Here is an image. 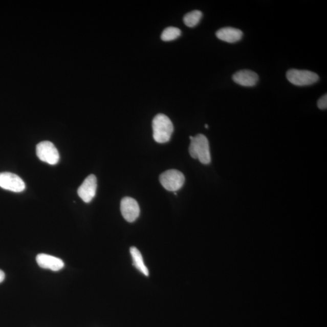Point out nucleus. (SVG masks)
Returning <instances> with one entry per match:
<instances>
[{
  "label": "nucleus",
  "mask_w": 327,
  "mask_h": 327,
  "mask_svg": "<svg viewBox=\"0 0 327 327\" xmlns=\"http://www.w3.org/2000/svg\"><path fill=\"white\" fill-rule=\"evenodd\" d=\"M205 127H206V128H209V125H208L207 124L205 125Z\"/></svg>",
  "instance_id": "f3484780"
},
{
  "label": "nucleus",
  "mask_w": 327,
  "mask_h": 327,
  "mask_svg": "<svg viewBox=\"0 0 327 327\" xmlns=\"http://www.w3.org/2000/svg\"><path fill=\"white\" fill-rule=\"evenodd\" d=\"M36 152L39 160L49 164H57L59 160L57 148L50 141H42L38 144Z\"/></svg>",
  "instance_id": "39448f33"
},
{
  "label": "nucleus",
  "mask_w": 327,
  "mask_h": 327,
  "mask_svg": "<svg viewBox=\"0 0 327 327\" xmlns=\"http://www.w3.org/2000/svg\"><path fill=\"white\" fill-rule=\"evenodd\" d=\"M153 137L158 143L169 141L173 132V125L170 118L164 114H158L152 121Z\"/></svg>",
  "instance_id": "f257e3e1"
},
{
  "label": "nucleus",
  "mask_w": 327,
  "mask_h": 327,
  "mask_svg": "<svg viewBox=\"0 0 327 327\" xmlns=\"http://www.w3.org/2000/svg\"><path fill=\"white\" fill-rule=\"evenodd\" d=\"M318 107L322 110H325L327 108V95H324L319 99L318 101Z\"/></svg>",
  "instance_id": "2eb2a0df"
},
{
  "label": "nucleus",
  "mask_w": 327,
  "mask_h": 327,
  "mask_svg": "<svg viewBox=\"0 0 327 327\" xmlns=\"http://www.w3.org/2000/svg\"><path fill=\"white\" fill-rule=\"evenodd\" d=\"M130 252L134 266L143 275L148 276L149 275V272L144 264L143 256L140 251L136 247H132L130 248Z\"/></svg>",
  "instance_id": "f8f14e48"
},
{
  "label": "nucleus",
  "mask_w": 327,
  "mask_h": 327,
  "mask_svg": "<svg viewBox=\"0 0 327 327\" xmlns=\"http://www.w3.org/2000/svg\"><path fill=\"white\" fill-rule=\"evenodd\" d=\"M191 143L189 147L190 156L200 161L203 164H209L211 162V155L209 141L205 135L198 134L195 137H190Z\"/></svg>",
  "instance_id": "f03ea898"
},
{
  "label": "nucleus",
  "mask_w": 327,
  "mask_h": 327,
  "mask_svg": "<svg viewBox=\"0 0 327 327\" xmlns=\"http://www.w3.org/2000/svg\"><path fill=\"white\" fill-rule=\"evenodd\" d=\"M181 34L180 29L175 27H168L164 30L162 33L161 38L164 41H170L176 39Z\"/></svg>",
  "instance_id": "4468645a"
},
{
  "label": "nucleus",
  "mask_w": 327,
  "mask_h": 327,
  "mask_svg": "<svg viewBox=\"0 0 327 327\" xmlns=\"http://www.w3.org/2000/svg\"><path fill=\"white\" fill-rule=\"evenodd\" d=\"M122 215L128 223H133L140 216V209L137 201L130 197H125L121 200Z\"/></svg>",
  "instance_id": "0eeeda50"
},
{
  "label": "nucleus",
  "mask_w": 327,
  "mask_h": 327,
  "mask_svg": "<svg viewBox=\"0 0 327 327\" xmlns=\"http://www.w3.org/2000/svg\"><path fill=\"white\" fill-rule=\"evenodd\" d=\"M203 17V13L200 11H193L188 13L184 16L183 20L184 24L188 27L193 28L198 25Z\"/></svg>",
  "instance_id": "ddd939ff"
},
{
  "label": "nucleus",
  "mask_w": 327,
  "mask_h": 327,
  "mask_svg": "<svg viewBox=\"0 0 327 327\" xmlns=\"http://www.w3.org/2000/svg\"><path fill=\"white\" fill-rule=\"evenodd\" d=\"M5 278V274L3 271L0 270V283L2 282Z\"/></svg>",
  "instance_id": "dca6fc26"
},
{
  "label": "nucleus",
  "mask_w": 327,
  "mask_h": 327,
  "mask_svg": "<svg viewBox=\"0 0 327 327\" xmlns=\"http://www.w3.org/2000/svg\"><path fill=\"white\" fill-rule=\"evenodd\" d=\"M97 189V180L94 175H89L78 189V196L84 202L89 203L94 199Z\"/></svg>",
  "instance_id": "6e6552de"
},
{
  "label": "nucleus",
  "mask_w": 327,
  "mask_h": 327,
  "mask_svg": "<svg viewBox=\"0 0 327 327\" xmlns=\"http://www.w3.org/2000/svg\"><path fill=\"white\" fill-rule=\"evenodd\" d=\"M160 181L165 189L175 192L184 186L185 177L180 171L172 169L162 173L160 177Z\"/></svg>",
  "instance_id": "20e7f679"
},
{
  "label": "nucleus",
  "mask_w": 327,
  "mask_h": 327,
  "mask_svg": "<svg viewBox=\"0 0 327 327\" xmlns=\"http://www.w3.org/2000/svg\"><path fill=\"white\" fill-rule=\"evenodd\" d=\"M0 187L17 193L21 192L26 189L25 182L18 175L10 172L0 173Z\"/></svg>",
  "instance_id": "423d86ee"
},
{
  "label": "nucleus",
  "mask_w": 327,
  "mask_h": 327,
  "mask_svg": "<svg viewBox=\"0 0 327 327\" xmlns=\"http://www.w3.org/2000/svg\"><path fill=\"white\" fill-rule=\"evenodd\" d=\"M233 80L236 84L244 87L254 86L259 81V76L250 70H241L233 74Z\"/></svg>",
  "instance_id": "1a4fd4ad"
},
{
  "label": "nucleus",
  "mask_w": 327,
  "mask_h": 327,
  "mask_svg": "<svg viewBox=\"0 0 327 327\" xmlns=\"http://www.w3.org/2000/svg\"><path fill=\"white\" fill-rule=\"evenodd\" d=\"M286 77L291 83L297 86H306L318 82L319 76L316 73L298 69H290L287 71Z\"/></svg>",
  "instance_id": "7ed1b4c3"
},
{
  "label": "nucleus",
  "mask_w": 327,
  "mask_h": 327,
  "mask_svg": "<svg viewBox=\"0 0 327 327\" xmlns=\"http://www.w3.org/2000/svg\"><path fill=\"white\" fill-rule=\"evenodd\" d=\"M216 35L221 40L229 43H234L242 39L243 32L238 29L226 27L218 30L216 32Z\"/></svg>",
  "instance_id": "9b49d317"
},
{
  "label": "nucleus",
  "mask_w": 327,
  "mask_h": 327,
  "mask_svg": "<svg viewBox=\"0 0 327 327\" xmlns=\"http://www.w3.org/2000/svg\"><path fill=\"white\" fill-rule=\"evenodd\" d=\"M36 262L41 268L58 271L63 268L64 264L61 259L47 254H39L36 257Z\"/></svg>",
  "instance_id": "9d476101"
}]
</instances>
